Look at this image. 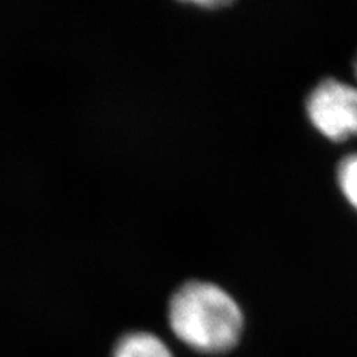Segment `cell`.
Instances as JSON below:
<instances>
[{
  "mask_svg": "<svg viewBox=\"0 0 357 357\" xmlns=\"http://www.w3.org/2000/svg\"><path fill=\"white\" fill-rule=\"evenodd\" d=\"M354 76H356V79H357V59L354 61Z\"/></svg>",
  "mask_w": 357,
  "mask_h": 357,
  "instance_id": "obj_5",
  "label": "cell"
},
{
  "mask_svg": "<svg viewBox=\"0 0 357 357\" xmlns=\"http://www.w3.org/2000/svg\"><path fill=\"white\" fill-rule=\"evenodd\" d=\"M169 323L177 340L204 354L236 347L244 326L240 305L215 283L192 280L176 290L169 304Z\"/></svg>",
  "mask_w": 357,
  "mask_h": 357,
  "instance_id": "obj_1",
  "label": "cell"
},
{
  "mask_svg": "<svg viewBox=\"0 0 357 357\" xmlns=\"http://www.w3.org/2000/svg\"><path fill=\"white\" fill-rule=\"evenodd\" d=\"M338 183L344 197L357 210V153L347 156L340 164Z\"/></svg>",
  "mask_w": 357,
  "mask_h": 357,
  "instance_id": "obj_4",
  "label": "cell"
},
{
  "mask_svg": "<svg viewBox=\"0 0 357 357\" xmlns=\"http://www.w3.org/2000/svg\"><path fill=\"white\" fill-rule=\"evenodd\" d=\"M112 357H174L160 337L151 332H130L116 342Z\"/></svg>",
  "mask_w": 357,
  "mask_h": 357,
  "instance_id": "obj_3",
  "label": "cell"
},
{
  "mask_svg": "<svg viewBox=\"0 0 357 357\" xmlns=\"http://www.w3.org/2000/svg\"><path fill=\"white\" fill-rule=\"evenodd\" d=\"M307 114L320 134L332 142L357 136V85L338 79L320 82L307 100Z\"/></svg>",
  "mask_w": 357,
  "mask_h": 357,
  "instance_id": "obj_2",
  "label": "cell"
}]
</instances>
